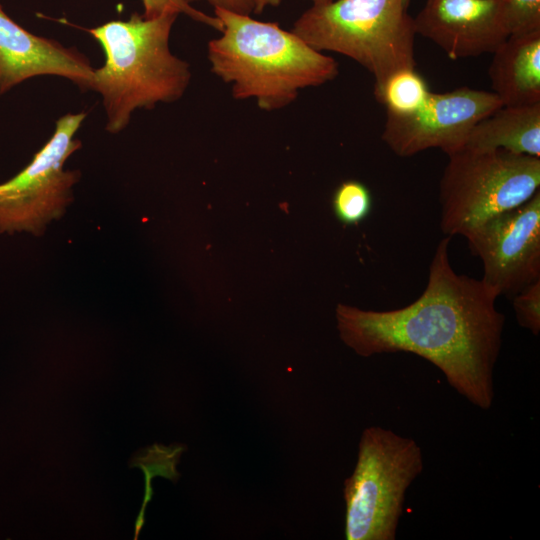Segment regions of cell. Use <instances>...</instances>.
Masks as SVG:
<instances>
[{"instance_id":"6da1fadb","label":"cell","mask_w":540,"mask_h":540,"mask_svg":"<svg viewBox=\"0 0 540 540\" xmlns=\"http://www.w3.org/2000/svg\"><path fill=\"white\" fill-rule=\"evenodd\" d=\"M446 236L437 245L428 282L411 304L393 310H363L338 304L341 340L358 355L407 352L436 366L448 384L480 409L494 399L493 370L505 316L498 293L482 279L457 274Z\"/></svg>"},{"instance_id":"7a4b0ae2","label":"cell","mask_w":540,"mask_h":540,"mask_svg":"<svg viewBox=\"0 0 540 540\" xmlns=\"http://www.w3.org/2000/svg\"><path fill=\"white\" fill-rule=\"evenodd\" d=\"M221 35L209 41L211 71L231 85L237 100L254 98L274 111L294 102L302 89L321 86L339 73L337 61L276 22L214 8Z\"/></svg>"},{"instance_id":"3957f363","label":"cell","mask_w":540,"mask_h":540,"mask_svg":"<svg viewBox=\"0 0 540 540\" xmlns=\"http://www.w3.org/2000/svg\"><path fill=\"white\" fill-rule=\"evenodd\" d=\"M178 15L145 18L134 12L127 20L86 29L105 56L104 64L94 70L92 91L101 96L108 133L126 129L136 110L173 103L185 94L192 78L190 65L169 45Z\"/></svg>"},{"instance_id":"277c9868","label":"cell","mask_w":540,"mask_h":540,"mask_svg":"<svg viewBox=\"0 0 540 540\" xmlns=\"http://www.w3.org/2000/svg\"><path fill=\"white\" fill-rule=\"evenodd\" d=\"M410 0H333L312 4L291 31L314 49L344 55L374 77V93L395 72L416 69Z\"/></svg>"},{"instance_id":"5b68a950","label":"cell","mask_w":540,"mask_h":540,"mask_svg":"<svg viewBox=\"0 0 540 540\" xmlns=\"http://www.w3.org/2000/svg\"><path fill=\"white\" fill-rule=\"evenodd\" d=\"M447 156L439 186L440 227L446 236H466L540 190L539 157L466 147Z\"/></svg>"},{"instance_id":"8992f818","label":"cell","mask_w":540,"mask_h":540,"mask_svg":"<svg viewBox=\"0 0 540 540\" xmlns=\"http://www.w3.org/2000/svg\"><path fill=\"white\" fill-rule=\"evenodd\" d=\"M424 467L415 440L379 426L361 435L355 469L344 481L347 540H394L405 494Z\"/></svg>"},{"instance_id":"52a82bcc","label":"cell","mask_w":540,"mask_h":540,"mask_svg":"<svg viewBox=\"0 0 540 540\" xmlns=\"http://www.w3.org/2000/svg\"><path fill=\"white\" fill-rule=\"evenodd\" d=\"M86 117L84 111L61 116L32 160L0 183V234L42 236L51 222L65 215L81 172L64 165L82 147L76 134Z\"/></svg>"},{"instance_id":"ba28073f","label":"cell","mask_w":540,"mask_h":540,"mask_svg":"<svg viewBox=\"0 0 540 540\" xmlns=\"http://www.w3.org/2000/svg\"><path fill=\"white\" fill-rule=\"evenodd\" d=\"M502 105L492 91L460 87L442 93L430 92L413 112H386L382 140L399 157H410L431 148L448 155L464 146L477 122Z\"/></svg>"},{"instance_id":"9c48e42d","label":"cell","mask_w":540,"mask_h":540,"mask_svg":"<svg viewBox=\"0 0 540 540\" xmlns=\"http://www.w3.org/2000/svg\"><path fill=\"white\" fill-rule=\"evenodd\" d=\"M465 237L471 253L483 263L484 283L499 296H514L540 279V190Z\"/></svg>"},{"instance_id":"30bf717a","label":"cell","mask_w":540,"mask_h":540,"mask_svg":"<svg viewBox=\"0 0 540 540\" xmlns=\"http://www.w3.org/2000/svg\"><path fill=\"white\" fill-rule=\"evenodd\" d=\"M413 20L454 60L492 54L510 36L502 0H427Z\"/></svg>"},{"instance_id":"8fae6325","label":"cell","mask_w":540,"mask_h":540,"mask_svg":"<svg viewBox=\"0 0 540 540\" xmlns=\"http://www.w3.org/2000/svg\"><path fill=\"white\" fill-rule=\"evenodd\" d=\"M94 70L77 48L29 32L0 3V97L39 76L62 77L83 92L92 91Z\"/></svg>"},{"instance_id":"7c38bea8","label":"cell","mask_w":540,"mask_h":540,"mask_svg":"<svg viewBox=\"0 0 540 540\" xmlns=\"http://www.w3.org/2000/svg\"><path fill=\"white\" fill-rule=\"evenodd\" d=\"M492 55L488 75L502 104L540 103V31L510 35Z\"/></svg>"},{"instance_id":"4fadbf2b","label":"cell","mask_w":540,"mask_h":540,"mask_svg":"<svg viewBox=\"0 0 540 540\" xmlns=\"http://www.w3.org/2000/svg\"><path fill=\"white\" fill-rule=\"evenodd\" d=\"M463 147L540 158V103L502 105L473 126Z\"/></svg>"},{"instance_id":"5bb4252c","label":"cell","mask_w":540,"mask_h":540,"mask_svg":"<svg viewBox=\"0 0 540 540\" xmlns=\"http://www.w3.org/2000/svg\"><path fill=\"white\" fill-rule=\"evenodd\" d=\"M430 92L416 69H404L392 74L374 95L386 112L406 114L419 108Z\"/></svg>"},{"instance_id":"9a60e30c","label":"cell","mask_w":540,"mask_h":540,"mask_svg":"<svg viewBox=\"0 0 540 540\" xmlns=\"http://www.w3.org/2000/svg\"><path fill=\"white\" fill-rule=\"evenodd\" d=\"M332 208L336 218L345 225H358L372 209L370 190L362 182L346 180L335 190Z\"/></svg>"},{"instance_id":"2e32d148","label":"cell","mask_w":540,"mask_h":540,"mask_svg":"<svg viewBox=\"0 0 540 540\" xmlns=\"http://www.w3.org/2000/svg\"><path fill=\"white\" fill-rule=\"evenodd\" d=\"M510 35L540 31V0H502Z\"/></svg>"},{"instance_id":"e0dca14e","label":"cell","mask_w":540,"mask_h":540,"mask_svg":"<svg viewBox=\"0 0 540 540\" xmlns=\"http://www.w3.org/2000/svg\"><path fill=\"white\" fill-rule=\"evenodd\" d=\"M517 322L537 336L540 331V279L513 296Z\"/></svg>"},{"instance_id":"ac0fdd59","label":"cell","mask_w":540,"mask_h":540,"mask_svg":"<svg viewBox=\"0 0 540 540\" xmlns=\"http://www.w3.org/2000/svg\"><path fill=\"white\" fill-rule=\"evenodd\" d=\"M144 8L143 17L154 18L161 14L173 12L185 14L196 22L208 25L218 31L222 23L216 16H210L194 8L187 0H141Z\"/></svg>"},{"instance_id":"d6986e66","label":"cell","mask_w":540,"mask_h":540,"mask_svg":"<svg viewBox=\"0 0 540 540\" xmlns=\"http://www.w3.org/2000/svg\"><path fill=\"white\" fill-rule=\"evenodd\" d=\"M200 0H187L190 4ZM214 8H220L230 12L250 15L254 10L253 0H205Z\"/></svg>"},{"instance_id":"ffe728a7","label":"cell","mask_w":540,"mask_h":540,"mask_svg":"<svg viewBox=\"0 0 540 540\" xmlns=\"http://www.w3.org/2000/svg\"><path fill=\"white\" fill-rule=\"evenodd\" d=\"M253 13L261 14L267 6H278L281 0H253Z\"/></svg>"},{"instance_id":"44dd1931","label":"cell","mask_w":540,"mask_h":540,"mask_svg":"<svg viewBox=\"0 0 540 540\" xmlns=\"http://www.w3.org/2000/svg\"><path fill=\"white\" fill-rule=\"evenodd\" d=\"M312 2V4H324V3H329L333 0H310Z\"/></svg>"}]
</instances>
